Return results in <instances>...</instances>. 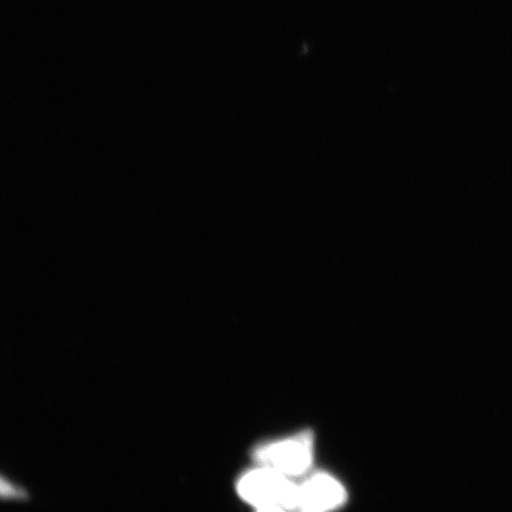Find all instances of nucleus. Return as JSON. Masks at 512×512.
I'll return each mask as SVG.
<instances>
[{
	"label": "nucleus",
	"mask_w": 512,
	"mask_h": 512,
	"mask_svg": "<svg viewBox=\"0 0 512 512\" xmlns=\"http://www.w3.org/2000/svg\"><path fill=\"white\" fill-rule=\"evenodd\" d=\"M298 485L271 467L248 471L238 483L239 495L258 510H296Z\"/></svg>",
	"instance_id": "1"
},
{
	"label": "nucleus",
	"mask_w": 512,
	"mask_h": 512,
	"mask_svg": "<svg viewBox=\"0 0 512 512\" xmlns=\"http://www.w3.org/2000/svg\"><path fill=\"white\" fill-rule=\"evenodd\" d=\"M347 501V491L335 477L316 473L298 485L296 510L326 511Z\"/></svg>",
	"instance_id": "3"
},
{
	"label": "nucleus",
	"mask_w": 512,
	"mask_h": 512,
	"mask_svg": "<svg viewBox=\"0 0 512 512\" xmlns=\"http://www.w3.org/2000/svg\"><path fill=\"white\" fill-rule=\"evenodd\" d=\"M254 459L261 466L271 467L287 477L303 476L313 464V435L302 432L259 446L254 452Z\"/></svg>",
	"instance_id": "2"
}]
</instances>
